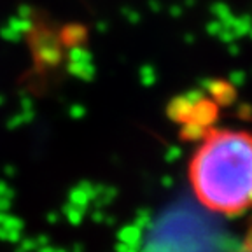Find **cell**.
I'll list each match as a JSON object with an SVG mask.
<instances>
[{"mask_svg": "<svg viewBox=\"0 0 252 252\" xmlns=\"http://www.w3.org/2000/svg\"><path fill=\"white\" fill-rule=\"evenodd\" d=\"M188 182L209 212L238 217L252 210V131L209 128L189 158Z\"/></svg>", "mask_w": 252, "mask_h": 252, "instance_id": "cell-1", "label": "cell"}]
</instances>
